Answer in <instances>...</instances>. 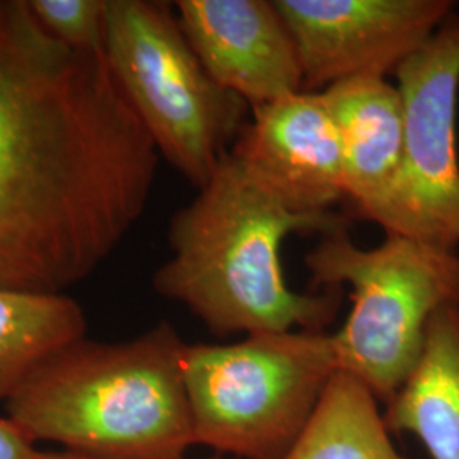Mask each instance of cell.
<instances>
[{"label": "cell", "mask_w": 459, "mask_h": 459, "mask_svg": "<svg viewBox=\"0 0 459 459\" xmlns=\"http://www.w3.org/2000/svg\"><path fill=\"white\" fill-rule=\"evenodd\" d=\"M230 153L293 213H332L345 199L339 136L320 92L301 91L250 109Z\"/></svg>", "instance_id": "obj_9"}, {"label": "cell", "mask_w": 459, "mask_h": 459, "mask_svg": "<svg viewBox=\"0 0 459 459\" xmlns=\"http://www.w3.org/2000/svg\"><path fill=\"white\" fill-rule=\"evenodd\" d=\"M38 24L77 51H104L106 0H26Z\"/></svg>", "instance_id": "obj_15"}, {"label": "cell", "mask_w": 459, "mask_h": 459, "mask_svg": "<svg viewBox=\"0 0 459 459\" xmlns=\"http://www.w3.org/2000/svg\"><path fill=\"white\" fill-rule=\"evenodd\" d=\"M83 335L85 316L72 298L0 288V402L53 352Z\"/></svg>", "instance_id": "obj_13"}, {"label": "cell", "mask_w": 459, "mask_h": 459, "mask_svg": "<svg viewBox=\"0 0 459 459\" xmlns=\"http://www.w3.org/2000/svg\"><path fill=\"white\" fill-rule=\"evenodd\" d=\"M172 5L106 0L104 56L159 155L201 189L250 108L208 74Z\"/></svg>", "instance_id": "obj_6"}, {"label": "cell", "mask_w": 459, "mask_h": 459, "mask_svg": "<svg viewBox=\"0 0 459 459\" xmlns=\"http://www.w3.org/2000/svg\"><path fill=\"white\" fill-rule=\"evenodd\" d=\"M195 444L244 459H284L339 371L332 333L291 330L184 347Z\"/></svg>", "instance_id": "obj_5"}, {"label": "cell", "mask_w": 459, "mask_h": 459, "mask_svg": "<svg viewBox=\"0 0 459 459\" xmlns=\"http://www.w3.org/2000/svg\"><path fill=\"white\" fill-rule=\"evenodd\" d=\"M345 229L335 213L296 214L252 181L227 153L169 227L170 257L153 274L160 295L184 305L213 332H325L339 288L298 293L288 286L281 246L291 233Z\"/></svg>", "instance_id": "obj_2"}, {"label": "cell", "mask_w": 459, "mask_h": 459, "mask_svg": "<svg viewBox=\"0 0 459 459\" xmlns=\"http://www.w3.org/2000/svg\"><path fill=\"white\" fill-rule=\"evenodd\" d=\"M295 39L303 89L386 77L453 16L451 0H274Z\"/></svg>", "instance_id": "obj_8"}, {"label": "cell", "mask_w": 459, "mask_h": 459, "mask_svg": "<svg viewBox=\"0 0 459 459\" xmlns=\"http://www.w3.org/2000/svg\"><path fill=\"white\" fill-rule=\"evenodd\" d=\"M184 347L167 322L117 344L85 337L53 352L5 402L34 443L92 459H184L195 446Z\"/></svg>", "instance_id": "obj_3"}, {"label": "cell", "mask_w": 459, "mask_h": 459, "mask_svg": "<svg viewBox=\"0 0 459 459\" xmlns=\"http://www.w3.org/2000/svg\"><path fill=\"white\" fill-rule=\"evenodd\" d=\"M159 150L104 51L0 0V288L65 295L147 208Z\"/></svg>", "instance_id": "obj_1"}, {"label": "cell", "mask_w": 459, "mask_h": 459, "mask_svg": "<svg viewBox=\"0 0 459 459\" xmlns=\"http://www.w3.org/2000/svg\"><path fill=\"white\" fill-rule=\"evenodd\" d=\"M383 419L392 432L415 434L430 458L459 459V307L432 316L422 354Z\"/></svg>", "instance_id": "obj_12"}, {"label": "cell", "mask_w": 459, "mask_h": 459, "mask_svg": "<svg viewBox=\"0 0 459 459\" xmlns=\"http://www.w3.org/2000/svg\"><path fill=\"white\" fill-rule=\"evenodd\" d=\"M34 459H92L87 458V456H81V455H75V453H43V451H38L36 458ZM220 459V458H214Z\"/></svg>", "instance_id": "obj_17"}, {"label": "cell", "mask_w": 459, "mask_h": 459, "mask_svg": "<svg viewBox=\"0 0 459 459\" xmlns=\"http://www.w3.org/2000/svg\"><path fill=\"white\" fill-rule=\"evenodd\" d=\"M34 441L9 417L0 419V459H34Z\"/></svg>", "instance_id": "obj_16"}, {"label": "cell", "mask_w": 459, "mask_h": 459, "mask_svg": "<svg viewBox=\"0 0 459 459\" xmlns=\"http://www.w3.org/2000/svg\"><path fill=\"white\" fill-rule=\"evenodd\" d=\"M394 75L403 104V148L377 225L386 233L458 248V11Z\"/></svg>", "instance_id": "obj_7"}, {"label": "cell", "mask_w": 459, "mask_h": 459, "mask_svg": "<svg viewBox=\"0 0 459 459\" xmlns=\"http://www.w3.org/2000/svg\"><path fill=\"white\" fill-rule=\"evenodd\" d=\"M284 459L403 458L390 439L377 396L359 377L339 369Z\"/></svg>", "instance_id": "obj_14"}, {"label": "cell", "mask_w": 459, "mask_h": 459, "mask_svg": "<svg viewBox=\"0 0 459 459\" xmlns=\"http://www.w3.org/2000/svg\"><path fill=\"white\" fill-rule=\"evenodd\" d=\"M174 9L208 74L250 109L305 91L274 0H178Z\"/></svg>", "instance_id": "obj_10"}, {"label": "cell", "mask_w": 459, "mask_h": 459, "mask_svg": "<svg viewBox=\"0 0 459 459\" xmlns=\"http://www.w3.org/2000/svg\"><path fill=\"white\" fill-rule=\"evenodd\" d=\"M339 136L345 199L377 223L392 195L403 148V104L386 77H356L320 92Z\"/></svg>", "instance_id": "obj_11"}, {"label": "cell", "mask_w": 459, "mask_h": 459, "mask_svg": "<svg viewBox=\"0 0 459 459\" xmlns=\"http://www.w3.org/2000/svg\"><path fill=\"white\" fill-rule=\"evenodd\" d=\"M305 265L315 288H351V312L332 333L337 364L388 403L419 361L432 316L459 307L458 248L398 233L362 248L341 229L322 235Z\"/></svg>", "instance_id": "obj_4"}]
</instances>
